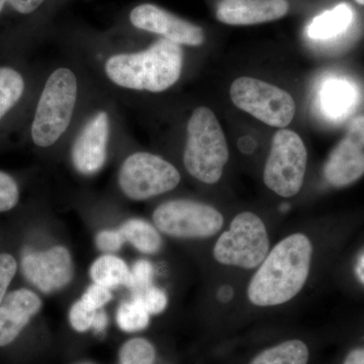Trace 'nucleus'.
I'll return each mask as SVG.
<instances>
[{"mask_svg":"<svg viewBox=\"0 0 364 364\" xmlns=\"http://www.w3.org/2000/svg\"><path fill=\"white\" fill-rule=\"evenodd\" d=\"M358 100V91L345 79H330L321 90V109L326 116L337 119L350 111Z\"/></svg>","mask_w":364,"mask_h":364,"instance_id":"dca6fc26","label":"nucleus"},{"mask_svg":"<svg viewBox=\"0 0 364 364\" xmlns=\"http://www.w3.org/2000/svg\"><path fill=\"white\" fill-rule=\"evenodd\" d=\"M78 98V80L66 67L56 69L46 81L32 124L36 145L51 147L70 126Z\"/></svg>","mask_w":364,"mask_h":364,"instance_id":"20e7f679","label":"nucleus"},{"mask_svg":"<svg viewBox=\"0 0 364 364\" xmlns=\"http://www.w3.org/2000/svg\"><path fill=\"white\" fill-rule=\"evenodd\" d=\"M269 253L267 227L251 212L237 215L215 243L214 257L221 264L253 269L259 267Z\"/></svg>","mask_w":364,"mask_h":364,"instance_id":"39448f33","label":"nucleus"},{"mask_svg":"<svg viewBox=\"0 0 364 364\" xmlns=\"http://www.w3.org/2000/svg\"><path fill=\"white\" fill-rule=\"evenodd\" d=\"M41 299L21 289L7 294L0 304V347L11 343L41 309Z\"/></svg>","mask_w":364,"mask_h":364,"instance_id":"2eb2a0df","label":"nucleus"},{"mask_svg":"<svg viewBox=\"0 0 364 364\" xmlns=\"http://www.w3.org/2000/svg\"><path fill=\"white\" fill-rule=\"evenodd\" d=\"M93 282L112 289L119 286L131 287L132 274L123 260L116 256L105 255L98 258L90 269Z\"/></svg>","mask_w":364,"mask_h":364,"instance_id":"a211bd4d","label":"nucleus"},{"mask_svg":"<svg viewBox=\"0 0 364 364\" xmlns=\"http://www.w3.org/2000/svg\"><path fill=\"white\" fill-rule=\"evenodd\" d=\"M119 232L141 252L152 254L161 247V238L156 230L142 220L127 222Z\"/></svg>","mask_w":364,"mask_h":364,"instance_id":"aec40b11","label":"nucleus"},{"mask_svg":"<svg viewBox=\"0 0 364 364\" xmlns=\"http://www.w3.org/2000/svg\"><path fill=\"white\" fill-rule=\"evenodd\" d=\"M18 184L13 177L0 171V212H7L18 202Z\"/></svg>","mask_w":364,"mask_h":364,"instance_id":"393cba45","label":"nucleus"},{"mask_svg":"<svg viewBox=\"0 0 364 364\" xmlns=\"http://www.w3.org/2000/svg\"><path fill=\"white\" fill-rule=\"evenodd\" d=\"M313 245L306 235L296 233L280 241L267 254L247 289L254 306L282 305L303 289L312 262Z\"/></svg>","mask_w":364,"mask_h":364,"instance_id":"f257e3e1","label":"nucleus"},{"mask_svg":"<svg viewBox=\"0 0 364 364\" xmlns=\"http://www.w3.org/2000/svg\"><path fill=\"white\" fill-rule=\"evenodd\" d=\"M107 318L105 312H97L95 316V322H93L92 327L95 328V331H104L105 328L107 327Z\"/></svg>","mask_w":364,"mask_h":364,"instance_id":"473e14b6","label":"nucleus"},{"mask_svg":"<svg viewBox=\"0 0 364 364\" xmlns=\"http://www.w3.org/2000/svg\"><path fill=\"white\" fill-rule=\"evenodd\" d=\"M111 121L107 112H97L86 122L72 147L74 166L85 176L97 173L107 160Z\"/></svg>","mask_w":364,"mask_h":364,"instance_id":"f8f14e48","label":"nucleus"},{"mask_svg":"<svg viewBox=\"0 0 364 364\" xmlns=\"http://www.w3.org/2000/svg\"><path fill=\"white\" fill-rule=\"evenodd\" d=\"M230 97L242 111L275 128H286L296 114V102L289 92L259 79L237 78Z\"/></svg>","mask_w":364,"mask_h":364,"instance_id":"0eeeda50","label":"nucleus"},{"mask_svg":"<svg viewBox=\"0 0 364 364\" xmlns=\"http://www.w3.org/2000/svg\"><path fill=\"white\" fill-rule=\"evenodd\" d=\"M324 176L335 188L350 186L364 176V116L352 121L346 135L328 158Z\"/></svg>","mask_w":364,"mask_h":364,"instance_id":"9b49d317","label":"nucleus"},{"mask_svg":"<svg viewBox=\"0 0 364 364\" xmlns=\"http://www.w3.org/2000/svg\"><path fill=\"white\" fill-rule=\"evenodd\" d=\"M47 2L48 0H0V14L9 7L21 16H30L39 11Z\"/></svg>","mask_w":364,"mask_h":364,"instance_id":"cd10ccee","label":"nucleus"},{"mask_svg":"<svg viewBox=\"0 0 364 364\" xmlns=\"http://www.w3.org/2000/svg\"><path fill=\"white\" fill-rule=\"evenodd\" d=\"M179 181L181 174L171 163L148 152L130 155L119 173L122 191L135 200H148L172 191Z\"/></svg>","mask_w":364,"mask_h":364,"instance_id":"6e6552de","label":"nucleus"},{"mask_svg":"<svg viewBox=\"0 0 364 364\" xmlns=\"http://www.w3.org/2000/svg\"><path fill=\"white\" fill-rule=\"evenodd\" d=\"M343 364H364V348L352 350L345 358Z\"/></svg>","mask_w":364,"mask_h":364,"instance_id":"2f4dec72","label":"nucleus"},{"mask_svg":"<svg viewBox=\"0 0 364 364\" xmlns=\"http://www.w3.org/2000/svg\"><path fill=\"white\" fill-rule=\"evenodd\" d=\"M124 240L123 234L119 231H104L97 235V245L100 250L112 252L119 250L123 245Z\"/></svg>","mask_w":364,"mask_h":364,"instance_id":"7c9ffc66","label":"nucleus"},{"mask_svg":"<svg viewBox=\"0 0 364 364\" xmlns=\"http://www.w3.org/2000/svg\"><path fill=\"white\" fill-rule=\"evenodd\" d=\"M119 359L121 364H153L155 349L147 340L132 339L122 347Z\"/></svg>","mask_w":364,"mask_h":364,"instance_id":"5701e85b","label":"nucleus"},{"mask_svg":"<svg viewBox=\"0 0 364 364\" xmlns=\"http://www.w3.org/2000/svg\"><path fill=\"white\" fill-rule=\"evenodd\" d=\"M150 314L138 299L123 304L117 311V321L119 328L126 332H136L145 329L149 323Z\"/></svg>","mask_w":364,"mask_h":364,"instance_id":"4be33fe9","label":"nucleus"},{"mask_svg":"<svg viewBox=\"0 0 364 364\" xmlns=\"http://www.w3.org/2000/svg\"><path fill=\"white\" fill-rule=\"evenodd\" d=\"M112 299V294L109 289L100 286V284H93L83 294L81 301L91 308L98 310V309L104 306L105 304L109 303Z\"/></svg>","mask_w":364,"mask_h":364,"instance_id":"c756f323","label":"nucleus"},{"mask_svg":"<svg viewBox=\"0 0 364 364\" xmlns=\"http://www.w3.org/2000/svg\"><path fill=\"white\" fill-rule=\"evenodd\" d=\"M358 4H361V6H364V0H355Z\"/></svg>","mask_w":364,"mask_h":364,"instance_id":"72a5a7b5","label":"nucleus"},{"mask_svg":"<svg viewBox=\"0 0 364 364\" xmlns=\"http://www.w3.org/2000/svg\"><path fill=\"white\" fill-rule=\"evenodd\" d=\"M21 268L26 279L44 293L65 287L73 273L70 254L60 246L44 252L26 254Z\"/></svg>","mask_w":364,"mask_h":364,"instance_id":"ddd939ff","label":"nucleus"},{"mask_svg":"<svg viewBox=\"0 0 364 364\" xmlns=\"http://www.w3.org/2000/svg\"><path fill=\"white\" fill-rule=\"evenodd\" d=\"M16 272V261L9 254H0V304Z\"/></svg>","mask_w":364,"mask_h":364,"instance_id":"c85d7f7f","label":"nucleus"},{"mask_svg":"<svg viewBox=\"0 0 364 364\" xmlns=\"http://www.w3.org/2000/svg\"><path fill=\"white\" fill-rule=\"evenodd\" d=\"M153 220L160 231L177 238H208L224 225V217L217 208L189 200L162 203Z\"/></svg>","mask_w":364,"mask_h":364,"instance_id":"1a4fd4ad","label":"nucleus"},{"mask_svg":"<svg viewBox=\"0 0 364 364\" xmlns=\"http://www.w3.org/2000/svg\"><path fill=\"white\" fill-rule=\"evenodd\" d=\"M97 310L79 301L70 311V322L72 327L79 332H85L92 327Z\"/></svg>","mask_w":364,"mask_h":364,"instance_id":"b1692460","label":"nucleus"},{"mask_svg":"<svg viewBox=\"0 0 364 364\" xmlns=\"http://www.w3.org/2000/svg\"><path fill=\"white\" fill-rule=\"evenodd\" d=\"M182 66L181 46L161 38L142 51L112 55L105 61V70L119 87L162 92L178 81Z\"/></svg>","mask_w":364,"mask_h":364,"instance_id":"f03ea898","label":"nucleus"},{"mask_svg":"<svg viewBox=\"0 0 364 364\" xmlns=\"http://www.w3.org/2000/svg\"><path fill=\"white\" fill-rule=\"evenodd\" d=\"M308 153L296 132L280 129L272 139V149L265 164V186L282 198L299 193L305 181Z\"/></svg>","mask_w":364,"mask_h":364,"instance_id":"423d86ee","label":"nucleus"},{"mask_svg":"<svg viewBox=\"0 0 364 364\" xmlns=\"http://www.w3.org/2000/svg\"><path fill=\"white\" fill-rule=\"evenodd\" d=\"M128 21L136 30L154 33L181 46L198 47L205 43L203 28L154 4L144 2L132 7Z\"/></svg>","mask_w":364,"mask_h":364,"instance_id":"9d476101","label":"nucleus"},{"mask_svg":"<svg viewBox=\"0 0 364 364\" xmlns=\"http://www.w3.org/2000/svg\"><path fill=\"white\" fill-rule=\"evenodd\" d=\"M287 0H222L217 6L218 20L231 26H251L284 18Z\"/></svg>","mask_w":364,"mask_h":364,"instance_id":"4468645a","label":"nucleus"},{"mask_svg":"<svg viewBox=\"0 0 364 364\" xmlns=\"http://www.w3.org/2000/svg\"><path fill=\"white\" fill-rule=\"evenodd\" d=\"M25 91V80L18 71L0 67V119L20 102Z\"/></svg>","mask_w":364,"mask_h":364,"instance_id":"412c9836","label":"nucleus"},{"mask_svg":"<svg viewBox=\"0 0 364 364\" xmlns=\"http://www.w3.org/2000/svg\"><path fill=\"white\" fill-rule=\"evenodd\" d=\"M228 159L226 136L214 112L198 107L188 119L184 166L198 181L214 184L221 178Z\"/></svg>","mask_w":364,"mask_h":364,"instance_id":"7ed1b4c3","label":"nucleus"},{"mask_svg":"<svg viewBox=\"0 0 364 364\" xmlns=\"http://www.w3.org/2000/svg\"><path fill=\"white\" fill-rule=\"evenodd\" d=\"M132 274V284L130 289L134 294H142L146 289H149L152 282L153 268L148 261L140 260L135 263Z\"/></svg>","mask_w":364,"mask_h":364,"instance_id":"a878e982","label":"nucleus"},{"mask_svg":"<svg viewBox=\"0 0 364 364\" xmlns=\"http://www.w3.org/2000/svg\"><path fill=\"white\" fill-rule=\"evenodd\" d=\"M353 21V11L348 4H341L316 16L306 33L313 40H329L344 33Z\"/></svg>","mask_w":364,"mask_h":364,"instance_id":"f3484780","label":"nucleus"},{"mask_svg":"<svg viewBox=\"0 0 364 364\" xmlns=\"http://www.w3.org/2000/svg\"><path fill=\"white\" fill-rule=\"evenodd\" d=\"M308 346L301 340H289L256 355L249 364H308Z\"/></svg>","mask_w":364,"mask_h":364,"instance_id":"6ab92c4d","label":"nucleus"},{"mask_svg":"<svg viewBox=\"0 0 364 364\" xmlns=\"http://www.w3.org/2000/svg\"><path fill=\"white\" fill-rule=\"evenodd\" d=\"M134 299H138L149 314L161 313L167 306L166 294L154 287H150L142 294H136Z\"/></svg>","mask_w":364,"mask_h":364,"instance_id":"bb28decb","label":"nucleus"},{"mask_svg":"<svg viewBox=\"0 0 364 364\" xmlns=\"http://www.w3.org/2000/svg\"><path fill=\"white\" fill-rule=\"evenodd\" d=\"M82 364H91V363H82Z\"/></svg>","mask_w":364,"mask_h":364,"instance_id":"f704fd0d","label":"nucleus"}]
</instances>
